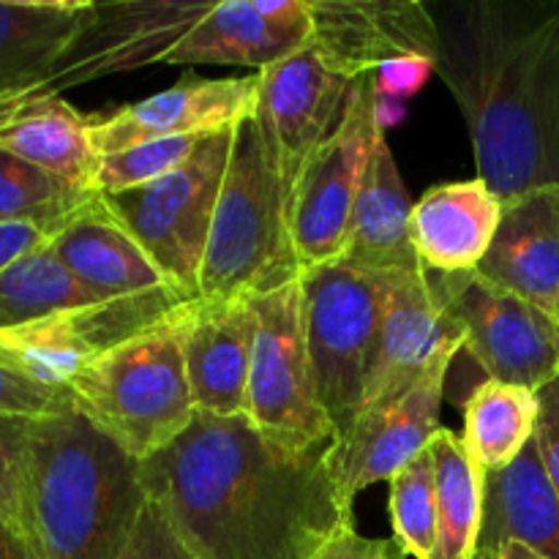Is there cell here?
I'll return each instance as SVG.
<instances>
[{
  "instance_id": "cell-4",
  "label": "cell",
  "mask_w": 559,
  "mask_h": 559,
  "mask_svg": "<svg viewBox=\"0 0 559 559\" xmlns=\"http://www.w3.org/2000/svg\"><path fill=\"white\" fill-rule=\"evenodd\" d=\"M300 273L289 235V186L254 109L235 129L197 295L211 300L260 298L298 282Z\"/></svg>"
},
{
  "instance_id": "cell-10",
  "label": "cell",
  "mask_w": 559,
  "mask_h": 559,
  "mask_svg": "<svg viewBox=\"0 0 559 559\" xmlns=\"http://www.w3.org/2000/svg\"><path fill=\"white\" fill-rule=\"evenodd\" d=\"M382 306L374 358L366 380L364 409L402 399L426 371L464 349L467 333L453 317L451 300L464 273H380ZM360 409V413H364Z\"/></svg>"
},
{
  "instance_id": "cell-41",
  "label": "cell",
  "mask_w": 559,
  "mask_h": 559,
  "mask_svg": "<svg viewBox=\"0 0 559 559\" xmlns=\"http://www.w3.org/2000/svg\"><path fill=\"white\" fill-rule=\"evenodd\" d=\"M500 559H546V557H540L538 551L527 549V546L522 544H508L506 549L500 551Z\"/></svg>"
},
{
  "instance_id": "cell-21",
  "label": "cell",
  "mask_w": 559,
  "mask_h": 559,
  "mask_svg": "<svg viewBox=\"0 0 559 559\" xmlns=\"http://www.w3.org/2000/svg\"><path fill=\"white\" fill-rule=\"evenodd\" d=\"M475 273L559 317V186L506 202L495 243Z\"/></svg>"
},
{
  "instance_id": "cell-1",
  "label": "cell",
  "mask_w": 559,
  "mask_h": 559,
  "mask_svg": "<svg viewBox=\"0 0 559 559\" xmlns=\"http://www.w3.org/2000/svg\"><path fill=\"white\" fill-rule=\"evenodd\" d=\"M328 448L287 451L246 415L197 413L173 445L140 462V480L197 559H306L355 524L328 473Z\"/></svg>"
},
{
  "instance_id": "cell-42",
  "label": "cell",
  "mask_w": 559,
  "mask_h": 559,
  "mask_svg": "<svg viewBox=\"0 0 559 559\" xmlns=\"http://www.w3.org/2000/svg\"><path fill=\"white\" fill-rule=\"evenodd\" d=\"M475 559H500V555H489V551H475Z\"/></svg>"
},
{
  "instance_id": "cell-2",
  "label": "cell",
  "mask_w": 559,
  "mask_h": 559,
  "mask_svg": "<svg viewBox=\"0 0 559 559\" xmlns=\"http://www.w3.org/2000/svg\"><path fill=\"white\" fill-rule=\"evenodd\" d=\"M435 71L502 202L559 186V0H437Z\"/></svg>"
},
{
  "instance_id": "cell-12",
  "label": "cell",
  "mask_w": 559,
  "mask_h": 559,
  "mask_svg": "<svg viewBox=\"0 0 559 559\" xmlns=\"http://www.w3.org/2000/svg\"><path fill=\"white\" fill-rule=\"evenodd\" d=\"M216 5V0H118L96 3L52 74L33 87L63 96V91L104 76L129 74L153 63H167L180 38Z\"/></svg>"
},
{
  "instance_id": "cell-9",
  "label": "cell",
  "mask_w": 559,
  "mask_h": 559,
  "mask_svg": "<svg viewBox=\"0 0 559 559\" xmlns=\"http://www.w3.org/2000/svg\"><path fill=\"white\" fill-rule=\"evenodd\" d=\"M382 131L380 80L366 74L342 129L304 164L289 189V235L300 271L342 260L360 178Z\"/></svg>"
},
{
  "instance_id": "cell-27",
  "label": "cell",
  "mask_w": 559,
  "mask_h": 559,
  "mask_svg": "<svg viewBox=\"0 0 559 559\" xmlns=\"http://www.w3.org/2000/svg\"><path fill=\"white\" fill-rule=\"evenodd\" d=\"M435 462L437 551L435 559H475L484 516L486 473L469 456L464 437L440 429L429 445Z\"/></svg>"
},
{
  "instance_id": "cell-13",
  "label": "cell",
  "mask_w": 559,
  "mask_h": 559,
  "mask_svg": "<svg viewBox=\"0 0 559 559\" xmlns=\"http://www.w3.org/2000/svg\"><path fill=\"white\" fill-rule=\"evenodd\" d=\"M451 311L489 380L538 393L559 377V317L478 273H464Z\"/></svg>"
},
{
  "instance_id": "cell-31",
  "label": "cell",
  "mask_w": 559,
  "mask_h": 559,
  "mask_svg": "<svg viewBox=\"0 0 559 559\" xmlns=\"http://www.w3.org/2000/svg\"><path fill=\"white\" fill-rule=\"evenodd\" d=\"M391 519L393 538L407 551V557L435 559L437 497L435 462L429 451L420 453L391 478Z\"/></svg>"
},
{
  "instance_id": "cell-30",
  "label": "cell",
  "mask_w": 559,
  "mask_h": 559,
  "mask_svg": "<svg viewBox=\"0 0 559 559\" xmlns=\"http://www.w3.org/2000/svg\"><path fill=\"white\" fill-rule=\"evenodd\" d=\"M96 197L87 186L71 183L41 167L0 151V224L27 222L52 235Z\"/></svg>"
},
{
  "instance_id": "cell-3",
  "label": "cell",
  "mask_w": 559,
  "mask_h": 559,
  "mask_svg": "<svg viewBox=\"0 0 559 559\" xmlns=\"http://www.w3.org/2000/svg\"><path fill=\"white\" fill-rule=\"evenodd\" d=\"M145 506L140 462L80 409L31 420L25 544L33 559H120Z\"/></svg>"
},
{
  "instance_id": "cell-28",
  "label": "cell",
  "mask_w": 559,
  "mask_h": 559,
  "mask_svg": "<svg viewBox=\"0 0 559 559\" xmlns=\"http://www.w3.org/2000/svg\"><path fill=\"white\" fill-rule=\"evenodd\" d=\"M538 429V393L506 382H480L464 407V445L484 473L508 467Z\"/></svg>"
},
{
  "instance_id": "cell-22",
  "label": "cell",
  "mask_w": 559,
  "mask_h": 559,
  "mask_svg": "<svg viewBox=\"0 0 559 559\" xmlns=\"http://www.w3.org/2000/svg\"><path fill=\"white\" fill-rule=\"evenodd\" d=\"M506 202L484 178L426 191L413 205L409 235L426 271L475 273L489 254Z\"/></svg>"
},
{
  "instance_id": "cell-16",
  "label": "cell",
  "mask_w": 559,
  "mask_h": 559,
  "mask_svg": "<svg viewBox=\"0 0 559 559\" xmlns=\"http://www.w3.org/2000/svg\"><path fill=\"white\" fill-rule=\"evenodd\" d=\"M355 85L358 80L328 69L311 47L260 71L257 115L271 136L289 189L304 164L342 129Z\"/></svg>"
},
{
  "instance_id": "cell-25",
  "label": "cell",
  "mask_w": 559,
  "mask_h": 559,
  "mask_svg": "<svg viewBox=\"0 0 559 559\" xmlns=\"http://www.w3.org/2000/svg\"><path fill=\"white\" fill-rule=\"evenodd\" d=\"M93 123L63 96L16 93L0 102V151L91 189Z\"/></svg>"
},
{
  "instance_id": "cell-8",
  "label": "cell",
  "mask_w": 559,
  "mask_h": 559,
  "mask_svg": "<svg viewBox=\"0 0 559 559\" xmlns=\"http://www.w3.org/2000/svg\"><path fill=\"white\" fill-rule=\"evenodd\" d=\"M235 129L238 123L200 140L194 153L175 173L140 189L104 197L164 276L191 295H197V278L229 167Z\"/></svg>"
},
{
  "instance_id": "cell-32",
  "label": "cell",
  "mask_w": 559,
  "mask_h": 559,
  "mask_svg": "<svg viewBox=\"0 0 559 559\" xmlns=\"http://www.w3.org/2000/svg\"><path fill=\"white\" fill-rule=\"evenodd\" d=\"M200 140H205V136L142 142V145L129 147V151L98 156L91 175V189L96 194L109 197L153 183V180L164 178V175L175 173L180 164H186V158L194 153Z\"/></svg>"
},
{
  "instance_id": "cell-6",
  "label": "cell",
  "mask_w": 559,
  "mask_h": 559,
  "mask_svg": "<svg viewBox=\"0 0 559 559\" xmlns=\"http://www.w3.org/2000/svg\"><path fill=\"white\" fill-rule=\"evenodd\" d=\"M300 287L317 396L338 435L364 409L380 331L382 276L331 262L300 273Z\"/></svg>"
},
{
  "instance_id": "cell-7",
  "label": "cell",
  "mask_w": 559,
  "mask_h": 559,
  "mask_svg": "<svg viewBox=\"0 0 559 559\" xmlns=\"http://www.w3.org/2000/svg\"><path fill=\"white\" fill-rule=\"evenodd\" d=\"M257 317L246 418L262 437L287 451L309 453L336 440L317 396L298 282L251 298Z\"/></svg>"
},
{
  "instance_id": "cell-24",
  "label": "cell",
  "mask_w": 559,
  "mask_h": 559,
  "mask_svg": "<svg viewBox=\"0 0 559 559\" xmlns=\"http://www.w3.org/2000/svg\"><path fill=\"white\" fill-rule=\"evenodd\" d=\"M508 544L559 559V495L535 437L519 459L484 478L478 551L500 555Z\"/></svg>"
},
{
  "instance_id": "cell-38",
  "label": "cell",
  "mask_w": 559,
  "mask_h": 559,
  "mask_svg": "<svg viewBox=\"0 0 559 559\" xmlns=\"http://www.w3.org/2000/svg\"><path fill=\"white\" fill-rule=\"evenodd\" d=\"M49 243L47 229L36 227V224L27 222H9L0 224V273L5 267L14 265L16 260H22L31 251L41 249Z\"/></svg>"
},
{
  "instance_id": "cell-11",
  "label": "cell",
  "mask_w": 559,
  "mask_h": 559,
  "mask_svg": "<svg viewBox=\"0 0 559 559\" xmlns=\"http://www.w3.org/2000/svg\"><path fill=\"white\" fill-rule=\"evenodd\" d=\"M197 295L180 287L120 300H98L85 309L0 331V358L49 388H69L93 360L129 338L151 331Z\"/></svg>"
},
{
  "instance_id": "cell-39",
  "label": "cell",
  "mask_w": 559,
  "mask_h": 559,
  "mask_svg": "<svg viewBox=\"0 0 559 559\" xmlns=\"http://www.w3.org/2000/svg\"><path fill=\"white\" fill-rule=\"evenodd\" d=\"M431 71L429 60H418V58H407V60H393V63L382 66L377 71V80H380V91H402L409 93L424 82V76Z\"/></svg>"
},
{
  "instance_id": "cell-14",
  "label": "cell",
  "mask_w": 559,
  "mask_h": 559,
  "mask_svg": "<svg viewBox=\"0 0 559 559\" xmlns=\"http://www.w3.org/2000/svg\"><path fill=\"white\" fill-rule=\"evenodd\" d=\"M453 358L431 366L402 399L364 409L328 448L325 464L342 500L353 508L355 497L380 480H391L413 459L429 451L440 426L442 393Z\"/></svg>"
},
{
  "instance_id": "cell-17",
  "label": "cell",
  "mask_w": 559,
  "mask_h": 559,
  "mask_svg": "<svg viewBox=\"0 0 559 559\" xmlns=\"http://www.w3.org/2000/svg\"><path fill=\"white\" fill-rule=\"evenodd\" d=\"M257 96L260 74L229 80L186 74L167 91L129 104L107 120H96L93 151L96 156H109L142 142L211 136L249 118L257 109Z\"/></svg>"
},
{
  "instance_id": "cell-20",
  "label": "cell",
  "mask_w": 559,
  "mask_h": 559,
  "mask_svg": "<svg viewBox=\"0 0 559 559\" xmlns=\"http://www.w3.org/2000/svg\"><path fill=\"white\" fill-rule=\"evenodd\" d=\"M49 243L96 300L136 298L175 287L102 194L82 205Z\"/></svg>"
},
{
  "instance_id": "cell-18",
  "label": "cell",
  "mask_w": 559,
  "mask_h": 559,
  "mask_svg": "<svg viewBox=\"0 0 559 559\" xmlns=\"http://www.w3.org/2000/svg\"><path fill=\"white\" fill-rule=\"evenodd\" d=\"M178 333L197 413L246 415L257 333L251 298L189 300L178 309Z\"/></svg>"
},
{
  "instance_id": "cell-34",
  "label": "cell",
  "mask_w": 559,
  "mask_h": 559,
  "mask_svg": "<svg viewBox=\"0 0 559 559\" xmlns=\"http://www.w3.org/2000/svg\"><path fill=\"white\" fill-rule=\"evenodd\" d=\"M74 396L69 388H49L22 374L16 366L0 358V415L9 418H49L74 409Z\"/></svg>"
},
{
  "instance_id": "cell-33",
  "label": "cell",
  "mask_w": 559,
  "mask_h": 559,
  "mask_svg": "<svg viewBox=\"0 0 559 559\" xmlns=\"http://www.w3.org/2000/svg\"><path fill=\"white\" fill-rule=\"evenodd\" d=\"M27 418L0 415V519L25 540Z\"/></svg>"
},
{
  "instance_id": "cell-35",
  "label": "cell",
  "mask_w": 559,
  "mask_h": 559,
  "mask_svg": "<svg viewBox=\"0 0 559 559\" xmlns=\"http://www.w3.org/2000/svg\"><path fill=\"white\" fill-rule=\"evenodd\" d=\"M120 559H197L183 546V540L173 533L167 519L158 513L153 502H147L140 513L134 533H131L129 546L123 549Z\"/></svg>"
},
{
  "instance_id": "cell-36",
  "label": "cell",
  "mask_w": 559,
  "mask_h": 559,
  "mask_svg": "<svg viewBox=\"0 0 559 559\" xmlns=\"http://www.w3.org/2000/svg\"><path fill=\"white\" fill-rule=\"evenodd\" d=\"M306 559H407V551L396 538H366L347 524Z\"/></svg>"
},
{
  "instance_id": "cell-29",
  "label": "cell",
  "mask_w": 559,
  "mask_h": 559,
  "mask_svg": "<svg viewBox=\"0 0 559 559\" xmlns=\"http://www.w3.org/2000/svg\"><path fill=\"white\" fill-rule=\"evenodd\" d=\"M98 304L66 267L52 243L31 251L0 273V331L49 320Z\"/></svg>"
},
{
  "instance_id": "cell-37",
  "label": "cell",
  "mask_w": 559,
  "mask_h": 559,
  "mask_svg": "<svg viewBox=\"0 0 559 559\" xmlns=\"http://www.w3.org/2000/svg\"><path fill=\"white\" fill-rule=\"evenodd\" d=\"M535 440H538L546 473H549L551 484H555L559 495V377L538 391V429H535Z\"/></svg>"
},
{
  "instance_id": "cell-23",
  "label": "cell",
  "mask_w": 559,
  "mask_h": 559,
  "mask_svg": "<svg viewBox=\"0 0 559 559\" xmlns=\"http://www.w3.org/2000/svg\"><path fill=\"white\" fill-rule=\"evenodd\" d=\"M409 218H413L409 194L382 131L366 162L353 218H349L347 243L338 262L366 273L420 271L424 265L415 254Z\"/></svg>"
},
{
  "instance_id": "cell-26",
  "label": "cell",
  "mask_w": 559,
  "mask_h": 559,
  "mask_svg": "<svg viewBox=\"0 0 559 559\" xmlns=\"http://www.w3.org/2000/svg\"><path fill=\"white\" fill-rule=\"evenodd\" d=\"M93 0H0V102L41 85L93 14Z\"/></svg>"
},
{
  "instance_id": "cell-5",
  "label": "cell",
  "mask_w": 559,
  "mask_h": 559,
  "mask_svg": "<svg viewBox=\"0 0 559 559\" xmlns=\"http://www.w3.org/2000/svg\"><path fill=\"white\" fill-rule=\"evenodd\" d=\"M69 391L76 409L134 462H147L173 445L197 418L180 349L178 309L156 328L93 360Z\"/></svg>"
},
{
  "instance_id": "cell-40",
  "label": "cell",
  "mask_w": 559,
  "mask_h": 559,
  "mask_svg": "<svg viewBox=\"0 0 559 559\" xmlns=\"http://www.w3.org/2000/svg\"><path fill=\"white\" fill-rule=\"evenodd\" d=\"M0 559H33L22 535H16L3 519H0Z\"/></svg>"
},
{
  "instance_id": "cell-15",
  "label": "cell",
  "mask_w": 559,
  "mask_h": 559,
  "mask_svg": "<svg viewBox=\"0 0 559 559\" xmlns=\"http://www.w3.org/2000/svg\"><path fill=\"white\" fill-rule=\"evenodd\" d=\"M317 58L347 80L377 74L393 60H429L440 36L424 0H309Z\"/></svg>"
},
{
  "instance_id": "cell-19",
  "label": "cell",
  "mask_w": 559,
  "mask_h": 559,
  "mask_svg": "<svg viewBox=\"0 0 559 559\" xmlns=\"http://www.w3.org/2000/svg\"><path fill=\"white\" fill-rule=\"evenodd\" d=\"M311 41L309 0H222L164 66H249L254 74Z\"/></svg>"
}]
</instances>
